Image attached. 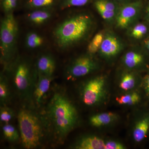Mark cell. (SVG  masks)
I'll use <instances>...</instances> for the list:
<instances>
[{"label":"cell","mask_w":149,"mask_h":149,"mask_svg":"<svg viewBox=\"0 0 149 149\" xmlns=\"http://www.w3.org/2000/svg\"><path fill=\"white\" fill-rule=\"evenodd\" d=\"M123 48V44L120 39L112 32L104 35L99 52L105 57H113L118 54Z\"/></svg>","instance_id":"cell-9"},{"label":"cell","mask_w":149,"mask_h":149,"mask_svg":"<svg viewBox=\"0 0 149 149\" xmlns=\"http://www.w3.org/2000/svg\"><path fill=\"white\" fill-rule=\"evenodd\" d=\"M91 0H61L60 7L61 9L69 8L73 7H81L88 4Z\"/></svg>","instance_id":"cell-26"},{"label":"cell","mask_w":149,"mask_h":149,"mask_svg":"<svg viewBox=\"0 0 149 149\" xmlns=\"http://www.w3.org/2000/svg\"><path fill=\"white\" fill-rule=\"evenodd\" d=\"M0 28L1 61L5 69H10L15 61L18 24L13 13L5 14Z\"/></svg>","instance_id":"cell-3"},{"label":"cell","mask_w":149,"mask_h":149,"mask_svg":"<svg viewBox=\"0 0 149 149\" xmlns=\"http://www.w3.org/2000/svg\"><path fill=\"white\" fill-rule=\"evenodd\" d=\"M148 32V27L146 24L139 23L134 25L130 31V35L134 39H140L144 37Z\"/></svg>","instance_id":"cell-25"},{"label":"cell","mask_w":149,"mask_h":149,"mask_svg":"<svg viewBox=\"0 0 149 149\" xmlns=\"http://www.w3.org/2000/svg\"><path fill=\"white\" fill-rule=\"evenodd\" d=\"M37 74V79L35 81L32 97L35 104L39 106L49 89L52 76H47L38 72Z\"/></svg>","instance_id":"cell-10"},{"label":"cell","mask_w":149,"mask_h":149,"mask_svg":"<svg viewBox=\"0 0 149 149\" xmlns=\"http://www.w3.org/2000/svg\"><path fill=\"white\" fill-rule=\"evenodd\" d=\"M14 115L13 110L6 107H1L0 110V120L1 122L8 123Z\"/></svg>","instance_id":"cell-28"},{"label":"cell","mask_w":149,"mask_h":149,"mask_svg":"<svg viewBox=\"0 0 149 149\" xmlns=\"http://www.w3.org/2000/svg\"><path fill=\"white\" fill-rule=\"evenodd\" d=\"M27 14V17L31 24L37 26L42 25L49 21L52 15L50 8L32 10Z\"/></svg>","instance_id":"cell-14"},{"label":"cell","mask_w":149,"mask_h":149,"mask_svg":"<svg viewBox=\"0 0 149 149\" xmlns=\"http://www.w3.org/2000/svg\"><path fill=\"white\" fill-rule=\"evenodd\" d=\"M136 82V78L133 74L130 72H126L122 75L119 87L123 91H129L135 87Z\"/></svg>","instance_id":"cell-19"},{"label":"cell","mask_w":149,"mask_h":149,"mask_svg":"<svg viewBox=\"0 0 149 149\" xmlns=\"http://www.w3.org/2000/svg\"><path fill=\"white\" fill-rule=\"evenodd\" d=\"M104 36V35L102 32H99L94 36L88 45V53L93 54L99 51L103 40Z\"/></svg>","instance_id":"cell-24"},{"label":"cell","mask_w":149,"mask_h":149,"mask_svg":"<svg viewBox=\"0 0 149 149\" xmlns=\"http://www.w3.org/2000/svg\"><path fill=\"white\" fill-rule=\"evenodd\" d=\"M97 64L91 56H82L75 59L66 70L68 79L83 77L95 71Z\"/></svg>","instance_id":"cell-7"},{"label":"cell","mask_w":149,"mask_h":149,"mask_svg":"<svg viewBox=\"0 0 149 149\" xmlns=\"http://www.w3.org/2000/svg\"><path fill=\"white\" fill-rule=\"evenodd\" d=\"M143 61V55L135 51H130L123 56V61L128 68H133L141 64Z\"/></svg>","instance_id":"cell-17"},{"label":"cell","mask_w":149,"mask_h":149,"mask_svg":"<svg viewBox=\"0 0 149 149\" xmlns=\"http://www.w3.org/2000/svg\"><path fill=\"white\" fill-rule=\"evenodd\" d=\"M18 1V0H1V6L5 14L13 13Z\"/></svg>","instance_id":"cell-27"},{"label":"cell","mask_w":149,"mask_h":149,"mask_svg":"<svg viewBox=\"0 0 149 149\" xmlns=\"http://www.w3.org/2000/svg\"><path fill=\"white\" fill-rule=\"evenodd\" d=\"M93 25V19L88 14L78 13L68 17L54 29L56 45L65 50L78 44L88 37Z\"/></svg>","instance_id":"cell-2"},{"label":"cell","mask_w":149,"mask_h":149,"mask_svg":"<svg viewBox=\"0 0 149 149\" xmlns=\"http://www.w3.org/2000/svg\"><path fill=\"white\" fill-rule=\"evenodd\" d=\"M56 0H28L27 7L32 10L50 8L55 3Z\"/></svg>","instance_id":"cell-21"},{"label":"cell","mask_w":149,"mask_h":149,"mask_svg":"<svg viewBox=\"0 0 149 149\" xmlns=\"http://www.w3.org/2000/svg\"><path fill=\"white\" fill-rule=\"evenodd\" d=\"M145 86L146 92L149 96V74L147 75L145 78Z\"/></svg>","instance_id":"cell-30"},{"label":"cell","mask_w":149,"mask_h":149,"mask_svg":"<svg viewBox=\"0 0 149 149\" xmlns=\"http://www.w3.org/2000/svg\"><path fill=\"white\" fill-rule=\"evenodd\" d=\"M3 133L6 139L10 142H15L19 139V135L15 127L10 124L5 123L2 128Z\"/></svg>","instance_id":"cell-22"},{"label":"cell","mask_w":149,"mask_h":149,"mask_svg":"<svg viewBox=\"0 0 149 149\" xmlns=\"http://www.w3.org/2000/svg\"><path fill=\"white\" fill-rule=\"evenodd\" d=\"M17 119L23 146L27 149L39 146L44 136L42 120L33 112L27 109L20 110Z\"/></svg>","instance_id":"cell-4"},{"label":"cell","mask_w":149,"mask_h":149,"mask_svg":"<svg viewBox=\"0 0 149 149\" xmlns=\"http://www.w3.org/2000/svg\"><path fill=\"white\" fill-rule=\"evenodd\" d=\"M106 94L105 77L103 76H97L85 83L82 89V100L86 105H95L103 100Z\"/></svg>","instance_id":"cell-6"},{"label":"cell","mask_w":149,"mask_h":149,"mask_svg":"<svg viewBox=\"0 0 149 149\" xmlns=\"http://www.w3.org/2000/svg\"><path fill=\"white\" fill-rule=\"evenodd\" d=\"M149 129V115L139 120L133 130V138L137 142H141L145 138Z\"/></svg>","instance_id":"cell-15"},{"label":"cell","mask_w":149,"mask_h":149,"mask_svg":"<svg viewBox=\"0 0 149 149\" xmlns=\"http://www.w3.org/2000/svg\"><path fill=\"white\" fill-rule=\"evenodd\" d=\"M47 124L57 141L62 143L78 121L77 110L64 93H54L46 111Z\"/></svg>","instance_id":"cell-1"},{"label":"cell","mask_w":149,"mask_h":149,"mask_svg":"<svg viewBox=\"0 0 149 149\" xmlns=\"http://www.w3.org/2000/svg\"><path fill=\"white\" fill-rule=\"evenodd\" d=\"M125 147L119 142L115 141L106 142L105 149H124Z\"/></svg>","instance_id":"cell-29"},{"label":"cell","mask_w":149,"mask_h":149,"mask_svg":"<svg viewBox=\"0 0 149 149\" xmlns=\"http://www.w3.org/2000/svg\"><path fill=\"white\" fill-rule=\"evenodd\" d=\"M106 142L96 136L83 137L74 144L73 148L77 149H105Z\"/></svg>","instance_id":"cell-13"},{"label":"cell","mask_w":149,"mask_h":149,"mask_svg":"<svg viewBox=\"0 0 149 149\" xmlns=\"http://www.w3.org/2000/svg\"><path fill=\"white\" fill-rule=\"evenodd\" d=\"M116 2L124 3H126L130 2L133 1V0H113Z\"/></svg>","instance_id":"cell-31"},{"label":"cell","mask_w":149,"mask_h":149,"mask_svg":"<svg viewBox=\"0 0 149 149\" xmlns=\"http://www.w3.org/2000/svg\"><path fill=\"white\" fill-rule=\"evenodd\" d=\"M145 44L146 47L149 52V38L146 40L145 42Z\"/></svg>","instance_id":"cell-32"},{"label":"cell","mask_w":149,"mask_h":149,"mask_svg":"<svg viewBox=\"0 0 149 149\" xmlns=\"http://www.w3.org/2000/svg\"><path fill=\"white\" fill-rule=\"evenodd\" d=\"M10 93L8 83L5 77L1 74L0 78V101L1 104H4L9 98Z\"/></svg>","instance_id":"cell-23"},{"label":"cell","mask_w":149,"mask_h":149,"mask_svg":"<svg viewBox=\"0 0 149 149\" xmlns=\"http://www.w3.org/2000/svg\"><path fill=\"white\" fill-rule=\"evenodd\" d=\"M11 68L15 89L22 97L29 98L32 95L35 83L29 63L25 60L17 59Z\"/></svg>","instance_id":"cell-5"},{"label":"cell","mask_w":149,"mask_h":149,"mask_svg":"<svg viewBox=\"0 0 149 149\" xmlns=\"http://www.w3.org/2000/svg\"><path fill=\"white\" fill-rule=\"evenodd\" d=\"M37 72L48 76H52L56 69V62L51 55L45 54L39 57L37 62Z\"/></svg>","instance_id":"cell-12"},{"label":"cell","mask_w":149,"mask_h":149,"mask_svg":"<svg viewBox=\"0 0 149 149\" xmlns=\"http://www.w3.org/2000/svg\"><path fill=\"white\" fill-rule=\"evenodd\" d=\"M140 100V97L137 93H133L125 94L116 98L118 103L120 105H132L139 102Z\"/></svg>","instance_id":"cell-20"},{"label":"cell","mask_w":149,"mask_h":149,"mask_svg":"<svg viewBox=\"0 0 149 149\" xmlns=\"http://www.w3.org/2000/svg\"><path fill=\"white\" fill-rule=\"evenodd\" d=\"M117 3L113 0H97L95 3V8L104 20L112 21L115 20L120 7Z\"/></svg>","instance_id":"cell-11"},{"label":"cell","mask_w":149,"mask_h":149,"mask_svg":"<svg viewBox=\"0 0 149 149\" xmlns=\"http://www.w3.org/2000/svg\"><path fill=\"white\" fill-rule=\"evenodd\" d=\"M44 38L41 35L35 32H29L26 35L25 45L29 49H35L43 45Z\"/></svg>","instance_id":"cell-18"},{"label":"cell","mask_w":149,"mask_h":149,"mask_svg":"<svg viewBox=\"0 0 149 149\" xmlns=\"http://www.w3.org/2000/svg\"><path fill=\"white\" fill-rule=\"evenodd\" d=\"M142 8L141 1H135L125 3L120 7L115 19L116 26L126 29L137 18Z\"/></svg>","instance_id":"cell-8"},{"label":"cell","mask_w":149,"mask_h":149,"mask_svg":"<svg viewBox=\"0 0 149 149\" xmlns=\"http://www.w3.org/2000/svg\"><path fill=\"white\" fill-rule=\"evenodd\" d=\"M116 118V114L113 113H103L91 116L90 122L94 127H99L108 125L114 121Z\"/></svg>","instance_id":"cell-16"},{"label":"cell","mask_w":149,"mask_h":149,"mask_svg":"<svg viewBox=\"0 0 149 149\" xmlns=\"http://www.w3.org/2000/svg\"><path fill=\"white\" fill-rule=\"evenodd\" d=\"M146 17L148 20L149 21V3L147 8Z\"/></svg>","instance_id":"cell-33"}]
</instances>
